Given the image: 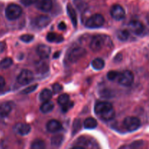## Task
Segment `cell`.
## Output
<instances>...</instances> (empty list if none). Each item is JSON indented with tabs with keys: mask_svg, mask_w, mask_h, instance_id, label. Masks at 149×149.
I'll use <instances>...</instances> for the list:
<instances>
[{
	"mask_svg": "<svg viewBox=\"0 0 149 149\" xmlns=\"http://www.w3.org/2000/svg\"><path fill=\"white\" fill-rule=\"evenodd\" d=\"M33 39V36L31 34H24L20 36V40L25 43H29Z\"/></svg>",
	"mask_w": 149,
	"mask_h": 149,
	"instance_id": "cell-31",
	"label": "cell"
},
{
	"mask_svg": "<svg viewBox=\"0 0 149 149\" xmlns=\"http://www.w3.org/2000/svg\"><path fill=\"white\" fill-rule=\"evenodd\" d=\"M13 106L12 104L9 102H4L0 104V116H7L10 114V112L12 111Z\"/></svg>",
	"mask_w": 149,
	"mask_h": 149,
	"instance_id": "cell-17",
	"label": "cell"
},
{
	"mask_svg": "<svg viewBox=\"0 0 149 149\" xmlns=\"http://www.w3.org/2000/svg\"><path fill=\"white\" fill-rule=\"evenodd\" d=\"M92 66L95 70H101L104 68L105 62L101 58H95L92 61Z\"/></svg>",
	"mask_w": 149,
	"mask_h": 149,
	"instance_id": "cell-22",
	"label": "cell"
},
{
	"mask_svg": "<svg viewBox=\"0 0 149 149\" xmlns=\"http://www.w3.org/2000/svg\"><path fill=\"white\" fill-rule=\"evenodd\" d=\"M14 131L20 135H26L31 132V126L26 123H17L14 126Z\"/></svg>",
	"mask_w": 149,
	"mask_h": 149,
	"instance_id": "cell-12",
	"label": "cell"
},
{
	"mask_svg": "<svg viewBox=\"0 0 149 149\" xmlns=\"http://www.w3.org/2000/svg\"><path fill=\"white\" fill-rule=\"evenodd\" d=\"M47 40L49 42H57V43H59V42L63 41V38L62 36L55 34V33L49 32L47 35Z\"/></svg>",
	"mask_w": 149,
	"mask_h": 149,
	"instance_id": "cell-21",
	"label": "cell"
},
{
	"mask_svg": "<svg viewBox=\"0 0 149 149\" xmlns=\"http://www.w3.org/2000/svg\"><path fill=\"white\" fill-rule=\"evenodd\" d=\"M63 87L60 84H55L52 87V90H53V93L57 94V93H59L62 90Z\"/></svg>",
	"mask_w": 149,
	"mask_h": 149,
	"instance_id": "cell-34",
	"label": "cell"
},
{
	"mask_svg": "<svg viewBox=\"0 0 149 149\" xmlns=\"http://www.w3.org/2000/svg\"><path fill=\"white\" fill-rule=\"evenodd\" d=\"M81 120L79 119H76L74 122V125H73V135H75L76 133L78 132V131L81 129Z\"/></svg>",
	"mask_w": 149,
	"mask_h": 149,
	"instance_id": "cell-30",
	"label": "cell"
},
{
	"mask_svg": "<svg viewBox=\"0 0 149 149\" xmlns=\"http://www.w3.org/2000/svg\"><path fill=\"white\" fill-rule=\"evenodd\" d=\"M58 29L61 31H64L66 29V24H65L64 22H61V23L58 24Z\"/></svg>",
	"mask_w": 149,
	"mask_h": 149,
	"instance_id": "cell-37",
	"label": "cell"
},
{
	"mask_svg": "<svg viewBox=\"0 0 149 149\" xmlns=\"http://www.w3.org/2000/svg\"><path fill=\"white\" fill-rule=\"evenodd\" d=\"M52 92L50 91L48 89H45V90H42L41 92L40 95H39V99H40L42 101L45 102L47 101V100H49L52 97Z\"/></svg>",
	"mask_w": 149,
	"mask_h": 149,
	"instance_id": "cell-24",
	"label": "cell"
},
{
	"mask_svg": "<svg viewBox=\"0 0 149 149\" xmlns=\"http://www.w3.org/2000/svg\"><path fill=\"white\" fill-rule=\"evenodd\" d=\"M77 146H80L83 147V148H95L94 146H93V143H92V140L90 141V140L87 139L85 138H80L79 139L77 140Z\"/></svg>",
	"mask_w": 149,
	"mask_h": 149,
	"instance_id": "cell-20",
	"label": "cell"
},
{
	"mask_svg": "<svg viewBox=\"0 0 149 149\" xmlns=\"http://www.w3.org/2000/svg\"><path fill=\"white\" fill-rule=\"evenodd\" d=\"M53 7L52 0H40L37 4V7L43 12H49Z\"/></svg>",
	"mask_w": 149,
	"mask_h": 149,
	"instance_id": "cell-15",
	"label": "cell"
},
{
	"mask_svg": "<svg viewBox=\"0 0 149 149\" xmlns=\"http://www.w3.org/2000/svg\"><path fill=\"white\" fill-rule=\"evenodd\" d=\"M62 129V125L61 122L55 119L49 121L47 124V130L49 132H57Z\"/></svg>",
	"mask_w": 149,
	"mask_h": 149,
	"instance_id": "cell-14",
	"label": "cell"
},
{
	"mask_svg": "<svg viewBox=\"0 0 149 149\" xmlns=\"http://www.w3.org/2000/svg\"><path fill=\"white\" fill-rule=\"evenodd\" d=\"M21 3L25 6H30L36 1V0H20Z\"/></svg>",
	"mask_w": 149,
	"mask_h": 149,
	"instance_id": "cell-35",
	"label": "cell"
},
{
	"mask_svg": "<svg viewBox=\"0 0 149 149\" xmlns=\"http://www.w3.org/2000/svg\"><path fill=\"white\" fill-rule=\"evenodd\" d=\"M124 126L130 132L137 130L141 127V121L135 116H127L124 120Z\"/></svg>",
	"mask_w": 149,
	"mask_h": 149,
	"instance_id": "cell-4",
	"label": "cell"
},
{
	"mask_svg": "<svg viewBox=\"0 0 149 149\" xmlns=\"http://www.w3.org/2000/svg\"><path fill=\"white\" fill-rule=\"evenodd\" d=\"M60 54H61V52H56V53H55V55H54V58H58Z\"/></svg>",
	"mask_w": 149,
	"mask_h": 149,
	"instance_id": "cell-41",
	"label": "cell"
},
{
	"mask_svg": "<svg viewBox=\"0 0 149 149\" xmlns=\"http://www.w3.org/2000/svg\"><path fill=\"white\" fill-rule=\"evenodd\" d=\"M5 86V79L0 76V90H2Z\"/></svg>",
	"mask_w": 149,
	"mask_h": 149,
	"instance_id": "cell-38",
	"label": "cell"
},
{
	"mask_svg": "<svg viewBox=\"0 0 149 149\" xmlns=\"http://www.w3.org/2000/svg\"><path fill=\"white\" fill-rule=\"evenodd\" d=\"M130 36V33L126 29H122L118 31L117 33V37L119 40L122 41V42H125L128 39Z\"/></svg>",
	"mask_w": 149,
	"mask_h": 149,
	"instance_id": "cell-26",
	"label": "cell"
},
{
	"mask_svg": "<svg viewBox=\"0 0 149 149\" xmlns=\"http://www.w3.org/2000/svg\"><path fill=\"white\" fill-rule=\"evenodd\" d=\"M72 106H73L72 102H68V103H66L65 105L63 106V111H68V109H71Z\"/></svg>",
	"mask_w": 149,
	"mask_h": 149,
	"instance_id": "cell-36",
	"label": "cell"
},
{
	"mask_svg": "<svg viewBox=\"0 0 149 149\" xmlns=\"http://www.w3.org/2000/svg\"><path fill=\"white\" fill-rule=\"evenodd\" d=\"M63 141V136L61 135H55L51 139V144L55 147H59Z\"/></svg>",
	"mask_w": 149,
	"mask_h": 149,
	"instance_id": "cell-25",
	"label": "cell"
},
{
	"mask_svg": "<svg viewBox=\"0 0 149 149\" xmlns=\"http://www.w3.org/2000/svg\"><path fill=\"white\" fill-rule=\"evenodd\" d=\"M84 127L87 128V129H94L97 127V122L94 118L89 117L85 119L84 122Z\"/></svg>",
	"mask_w": 149,
	"mask_h": 149,
	"instance_id": "cell-23",
	"label": "cell"
},
{
	"mask_svg": "<svg viewBox=\"0 0 149 149\" xmlns=\"http://www.w3.org/2000/svg\"><path fill=\"white\" fill-rule=\"evenodd\" d=\"M141 141H136V142H134L131 145L132 148H138V147H141L142 146V143H141Z\"/></svg>",
	"mask_w": 149,
	"mask_h": 149,
	"instance_id": "cell-40",
	"label": "cell"
},
{
	"mask_svg": "<svg viewBox=\"0 0 149 149\" xmlns=\"http://www.w3.org/2000/svg\"><path fill=\"white\" fill-rule=\"evenodd\" d=\"M31 147L33 149H43L45 148V143L42 140L36 139L32 143Z\"/></svg>",
	"mask_w": 149,
	"mask_h": 149,
	"instance_id": "cell-27",
	"label": "cell"
},
{
	"mask_svg": "<svg viewBox=\"0 0 149 149\" xmlns=\"http://www.w3.org/2000/svg\"><path fill=\"white\" fill-rule=\"evenodd\" d=\"M110 13L111 17L116 20H121L125 17V11L119 4H115L111 8Z\"/></svg>",
	"mask_w": 149,
	"mask_h": 149,
	"instance_id": "cell-8",
	"label": "cell"
},
{
	"mask_svg": "<svg viewBox=\"0 0 149 149\" xmlns=\"http://www.w3.org/2000/svg\"><path fill=\"white\" fill-rule=\"evenodd\" d=\"M95 112L106 121L111 120L115 116V111L111 103L109 102H99L95 106Z\"/></svg>",
	"mask_w": 149,
	"mask_h": 149,
	"instance_id": "cell-1",
	"label": "cell"
},
{
	"mask_svg": "<svg viewBox=\"0 0 149 149\" xmlns=\"http://www.w3.org/2000/svg\"><path fill=\"white\" fill-rule=\"evenodd\" d=\"M147 21H148V25H149V16L148 17H147Z\"/></svg>",
	"mask_w": 149,
	"mask_h": 149,
	"instance_id": "cell-42",
	"label": "cell"
},
{
	"mask_svg": "<svg viewBox=\"0 0 149 149\" xmlns=\"http://www.w3.org/2000/svg\"><path fill=\"white\" fill-rule=\"evenodd\" d=\"M104 45L103 36L100 35H95L92 39L90 42V49L94 52H98L103 48Z\"/></svg>",
	"mask_w": 149,
	"mask_h": 149,
	"instance_id": "cell-9",
	"label": "cell"
},
{
	"mask_svg": "<svg viewBox=\"0 0 149 149\" xmlns=\"http://www.w3.org/2000/svg\"><path fill=\"white\" fill-rule=\"evenodd\" d=\"M67 13H68V17L71 19V22L73 23V26H77V15L75 10L73 7V6L71 4H67Z\"/></svg>",
	"mask_w": 149,
	"mask_h": 149,
	"instance_id": "cell-18",
	"label": "cell"
},
{
	"mask_svg": "<svg viewBox=\"0 0 149 149\" xmlns=\"http://www.w3.org/2000/svg\"><path fill=\"white\" fill-rule=\"evenodd\" d=\"M5 48H6V44L3 42H0V54L2 53V52L5 50Z\"/></svg>",
	"mask_w": 149,
	"mask_h": 149,
	"instance_id": "cell-39",
	"label": "cell"
},
{
	"mask_svg": "<svg viewBox=\"0 0 149 149\" xmlns=\"http://www.w3.org/2000/svg\"><path fill=\"white\" fill-rule=\"evenodd\" d=\"M54 109V103L50 100H47L45 101L42 104L40 107V110L42 113H48L52 111Z\"/></svg>",
	"mask_w": 149,
	"mask_h": 149,
	"instance_id": "cell-19",
	"label": "cell"
},
{
	"mask_svg": "<svg viewBox=\"0 0 149 149\" xmlns=\"http://www.w3.org/2000/svg\"><path fill=\"white\" fill-rule=\"evenodd\" d=\"M119 74L117 72V71H111L108 73L107 77L109 80H111V81H113V80L116 79L119 77Z\"/></svg>",
	"mask_w": 149,
	"mask_h": 149,
	"instance_id": "cell-33",
	"label": "cell"
},
{
	"mask_svg": "<svg viewBox=\"0 0 149 149\" xmlns=\"http://www.w3.org/2000/svg\"><path fill=\"white\" fill-rule=\"evenodd\" d=\"M86 50L82 47H75L68 54V60L72 63H75L82 58L85 55Z\"/></svg>",
	"mask_w": 149,
	"mask_h": 149,
	"instance_id": "cell-7",
	"label": "cell"
},
{
	"mask_svg": "<svg viewBox=\"0 0 149 149\" xmlns=\"http://www.w3.org/2000/svg\"><path fill=\"white\" fill-rule=\"evenodd\" d=\"M129 28L132 33L137 35H141L145 29L143 24L139 20H132L130 23Z\"/></svg>",
	"mask_w": 149,
	"mask_h": 149,
	"instance_id": "cell-10",
	"label": "cell"
},
{
	"mask_svg": "<svg viewBox=\"0 0 149 149\" xmlns=\"http://www.w3.org/2000/svg\"><path fill=\"white\" fill-rule=\"evenodd\" d=\"M36 52L42 59H47L50 55L51 48L47 45H41L37 47Z\"/></svg>",
	"mask_w": 149,
	"mask_h": 149,
	"instance_id": "cell-13",
	"label": "cell"
},
{
	"mask_svg": "<svg viewBox=\"0 0 149 149\" xmlns=\"http://www.w3.org/2000/svg\"><path fill=\"white\" fill-rule=\"evenodd\" d=\"M13 60L10 58H5L3 60H1L0 62V68H3V69H6V68H9L13 64Z\"/></svg>",
	"mask_w": 149,
	"mask_h": 149,
	"instance_id": "cell-28",
	"label": "cell"
},
{
	"mask_svg": "<svg viewBox=\"0 0 149 149\" xmlns=\"http://www.w3.org/2000/svg\"><path fill=\"white\" fill-rule=\"evenodd\" d=\"M38 85L37 84H34V85H31V86H29V87H26V89L22 91V93L23 94H29V93H33V91L36 90V89L37 88Z\"/></svg>",
	"mask_w": 149,
	"mask_h": 149,
	"instance_id": "cell-32",
	"label": "cell"
},
{
	"mask_svg": "<svg viewBox=\"0 0 149 149\" xmlns=\"http://www.w3.org/2000/svg\"><path fill=\"white\" fill-rule=\"evenodd\" d=\"M119 83L122 86L125 87H129L133 83L134 81V74L130 71H123L118 77Z\"/></svg>",
	"mask_w": 149,
	"mask_h": 149,
	"instance_id": "cell-5",
	"label": "cell"
},
{
	"mask_svg": "<svg viewBox=\"0 0 149 149\" xmlns=\"http://www.w3.org/2000/svg\"><path fill=\"white\" fill-rule=\"evenodd\" d=\"M50 21V17H48L47 15H40L34 19L33 23H34V26L38 29H43L48 26Z\"/></svg>",
	"mask_w": 149,
	"mask_h": 149,
	"instance_id": "cell-11",
	"label": "cell"
},
{
	"mask_svg": "<svg viewBox=\"0 0 149 149\" xmlns=\"http://www.w3.org/2000/svg\"><path fill=\"white\" fill-rule=\"evenodd\" d=\"M33 79V74L31 71L27 69H24L17 76V82L22 85H26L31 82Z\"/></svg>",
	"mask_w": 149,
	"mask_h": 149,
	"instance_id": "cell-6",
	"label": "cell"
},
{
	"mask_svg": "<svg viewBox=\"0 0 149 149\" xmlns=\"http://www.w3.org/2000/svg\"><path fill=\"white\" fill-rule=\"evenodd\" d=\"M45 59H42L41 61H38L35 64L36 70L38 73L40 74H45L49 70V65L47 61H45Z\"/></svg>",
	"mask_w": 149,
	"mask_h": 149,
	"instance_id": "cell-16",
	"label": "cell"
},
{
	"mask_svg": "<svg viewBox=\"0 0 149 149\" xmlns=\"http://www.w3.org/2000/svg\"><path fill=\"white\" fill-rule=\"evenodd\" d=\"M23 13L21 7L16 4H11L7 6L5 10V15L10 20H15L18 18Z\"/></svg>",
	"mask_w": 149,
	"mask_h": 149,
	"instance_id": "cell-2",
	"label": "cell"
},
{
	"mask_svg": "<svg viewBox=\"0 0 149 149\" xmlns=\"http://www.w3.org/2000/svg\"><path fill=\"white\" fill-rule=\"evenodd\" d=\"M105 19L100 14H95L90 16L87 20L85 26L89 29H97L100 28L104 24Z\"/></svg>",
	"mask_w": 149,
	"mask_h": 149,
	"instance_id": "cell-3",
	"label": "cell"
},
{
	"mask_svg": "<svg viewBox=\"0 0 149 149\" xmlns=\"http://www.w3.org/2000/svg\"><path fill=\"white\" fill-rule=\"evenodd\" d=\"M69 102V95L67 94H62L58 97V103L61 106H64Z\"/></svg>",
	"mask_w": 149,
	"mask_h": 149,
	"instance_id": "cell-29",
	"label": "cell"
}]
</instances>
